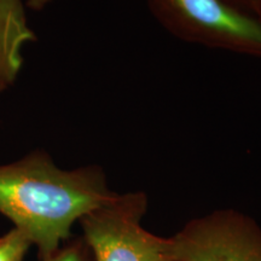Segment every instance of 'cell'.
<instances>
[{
	"instance_id": "8992f818",
	"label": "cell",
	"mask_w": 261,
	"mask_h": 261,
	"mask_svg": "<svg viewBox=\"0 0 261 261\" xmlns=\"http://www.w3.org/2000/svg\"><path fill=\"white\" fill-rule=\"evenodd\" d=\"M32 246L27 234L14 227L0 237V261H24Z\"/></svg>"
},
{
	"instance_id": "6da1fadb",
	"label": "cell",
	"mask_w": 261,
	"mask_h": 261,
	"mask_svg": "<svg viewBox=\"0 0 261 261\" xmlns=\"http://www.w3.org/2000/svg\"><path fill=\"white\" fill-rule=\"evenodd\" d=\"M115 194L98 166L62 169L44 151L0 165V213L27 234L40 261L69 240L76 221Z\"/></svg>"
},
{
	"instance_id": "ba28073f",
	"label": "cell",
	"mask_w": 261,
	"mask_h": 261,
	"mask_svg": "<svg viewBox=\"0 0 261 261\" xmlns=\"http://www.w3.org/2000/svg\"><path fill=\"white\" fill-rule=\"evenodd\" d=\"M52 2L54 0H25V6L34 10V11H40Z\"/></svg>"
},
{
	"instance_id": "9c48e42d",
	"label": "cell",
	"mask_w": 261,
	"mask_h": 261,
	"mask_svg": "<svg viewBox=\"0 0 261 261\" xmlns=\"http://www.w3.org/2000/svg\"><path fill=\"white\" fill-rule=\"evenodd\" d=\"M3 91H4V90H3V89H2V87H0V93H2V92H3Z\"/></svg>"
},
{
	"instance_id": "3957f363",
	"label": "cell",
	"mask_w": 261,
	"mask_h": 261,
	"mask_svg": "<svg viewBox=\"0 0 261 261\" xmlns=\"http://www.w3.org/2000/svg\"><path fill=\"white\" fill-rule=\"evenodd\" d=\"M178 34L205 45L261 55V22L225 0H150Z\"/></svg>"
},
{
	"instance_id": "52a82bcc",
	"label": "cell",
	"mask_w": 261,
	"mask_h": 261,
	"mask_svg": "<svg viewBox=\"0 0 261 261\" xmlns=\"http://www.w3.org/2000/svg\"><path fill=\"white\" fill-rule=\"evenodd\" d=\"M42 261H93L90 248L84 238L68 240L56 253Z\"/></svg>"
},
{
	"instance_id": "5b68a950",
	"label": "cell",
	"mask_w": 261,
	"mask_h": 261,
	"mask_svg": "<svg viewBox=\"0 0 261 261\" xmlns=\"http://www.w3.org/2000/svg\"><path fill=\"white\" fill-rule=\"evenodd\" d=\"M37 35L29 27L25 0H0V87L5 90L17 80L24 58L23 50Z\"/></svg>"
},
{
	"instance_id": "7a4b0ae2",
	"label": "cell",
	"mask_w": 261,
	"mask_h": 261,
	"mask_svg": "<svg viewBox=\"0 0 261 261\" xmlns=\"http://www.w3.org/2000/svg\"><path fill=\"white\" fill-rule=\"evenodd\" d=\"M148 211L143 191L115 194L80 219L83 238L93 261H174L171 240L142 225Z\"/></svg>"
},
{
	"instance_id": "277c9868",
	"label": "cell",
	"mask_w": 261,
	"mask_h": 261,
	"mask_svg": "<svg viewBox=\"0 0 261 261\" xmlns=\"http://www.w3.org/2000/svg\"><path fill=\"white\" fill-rule=\"evenodd\" d=\"M169 240L174 261H261V227L237 211L189 221Z\"/></svg>"
}]
</instances>
